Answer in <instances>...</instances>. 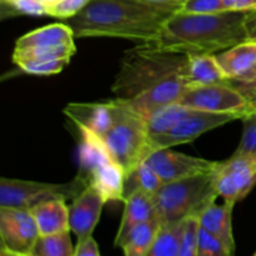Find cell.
<instances>
[{
  "label": "cell",
  "mask_w": 256,
  "mask_h": 256,
  "mask_svg": "<svg viewBox=\"0 0 256 256\" xmlns=\"http://www.w3.org/2000/svg\"><path fill=\"white\" fill-rule=\"evenodd\" d=\"M115 120L102 139L115 162L126 175L152 154L146 119L128 106L122 99H114Z\"/></svg>",
  "instance_id": "obj_6"
},
{
  "label": "cell",
  "mask_w": 256,
  "mask_h": 256,
  "mask_svg": "<svg viewBox=\"0 0 256 256\" xmlns=\"http://www.w3.org/2000/svg\"><path fill=\"white\" fill-rule=\"evenodd\" d=\"M144 2H155V4H164V5H174V6H179L182 9V4L186 0H144Z\"/></svg>",
  "instance_id": "obj_36"
},
{
  "label": "cell",
  "mask_w": 256,
  "mask_h": 256,
  "mask_svg": "<svg viewBox=\"0 0 256 256\" xmlns=\"http://www.w3.org/2000/svg\"><path fill=\"white\" fill-rule=\"evenodd\" d=\"M252 256H256V252H255V254H254V255H252Z\"/></svg>",
  "instance_id": "obj_39"
},
{
  "label": "cell",
  "mask_w": 256,
  "mask_h": 256,
  "mask_svg": "<svg viewBox=\"0 0 256 256\" xmlns=\"http://www.w3.org/2000/svg\"><path fill=\"white\" fill-rule=\"evenodd\" d=\"M40 2H42V4H44L45 6H46V9H48V8L52 6V5H54L55 2H59V0H40Z\"/></svg>",
  "instance_id": "obj_38"
},
{
  "label": "cell",
  "mask_w": 256,
  "mask_h": 256,
  "mask_svg": "<svg viewBox=\"0 0 256 256\" xmlns=\"http://www.w3.org/2000/svg\"><path fill=\"white\" fill-rule=\"evenodd\" d=\"M232 209L234 205L224 202H212L198 216L202 229L212 234L235 254V239L232 234Z\"/></svg>",
  "instance_id": "obj_18"
},
{
  "label": "cell",
  "mask_w": 256,
  "mask_h": 256,
  "mask_svg": "<svg viewBox=\"0 0 256 256\" xmlns=\"http://www.w3.org/2000/svg\"><path fill=\"white\" fill-rule=\"evenodd\" d=\"M254 110H255V112H256V108H255V109H254Z\"/></svg>",
  "instance_id": "obj_40"
},
{
  "label": "cell",
  "mask_w": 256,
  "mask_h": 256,
  "mask_svg": "<svg viewBox=\"0 0 256 256\" xmlns=\"http://www.w3.org/2000/svg\"><path fill=\"white\" fill-rule=\"evenodd\" d=\"M89 2L90 0H59L48 8V15L62 20L70 19L79 14Z\"/></svg>",
  "instance_id": "obj_29"
},
{
  "label": "cell",
  "mask_w": 256,
  "mask_h": 256,
  "mask_svg": "<svg viewBox=\"0 0 256 256\" xmlns=\"http://www.w3.org/2000/svg\"><path fill=\"white\" fill-rule=\"evenodd\" d=\"M180 12L188 14H214L225 12L222 0H186Z\"/></svg>",
  "instance_id": "obj_30"
},
{
  "label": "cell",
  "mask_w": 256,
  "mask_h": 256,
  "mask_svg": "<svg viewBox=\"0 0 256 256\" xmlns=\"http://www.w3.org/2000/svg\"><path fill=\"white\" fill-rule=\"evenodd\" d=\"M225 12H248L256 9V0H222Z\"/></svg>",
  "instance_id": "obj_34"
},
{
  "label": "cell",
  "mask_w": 256,
  "mask_h": 256,
  "mask_svg": "<svg viewBox=\"0 0 256 256\" xmlns=\"http://www.w3.org/2000/svg\"><path fill=\"white\" fill-rule=\"evenodd\" d=\"M178 12L179 6L144 0H90L79 14L62 22L75 38H120L152 44L165 22Z\"/></svg>",
  "instance_id": "obj_1"
},
{
  "label": "cell",
  "mask_w": 256,
  "mask_h": 256,
  "mask_svg": "<svg viewBox=\"0 0 256 256\" xmlns=\"http://www.w3.org/2000/svg\"><path fill=\"white\" fill-rule=\"evenodd\" d=\"M74 256H100L99 246L94 238L90 236L84 240H78Z\"/></svg>",
  "instance_id": "obj_33"
},
{
  "label": "cell",
  "mask_w": 256,
  "mask_h": 256,
  "mask_svg": "<svg viewBox=\"0 0 256 256\" xmlns=\"http://www.w3.org/2000/svg\"><path fill=\"white\" fill-rule=\"evenodd\" d=\"M186 80L192 85H209L226 82L215 54H192L188 58Z\"/></svg>",
  "instance_id": "obj_20"
},
{
  "label": "cell",
  "mask_w": 256,
  "mask_h": 256,
  "mask_svg": "<svg viewBox=\"0 0 256 256\" xmlns=\"http://www.w3.org/2000/svg\"><path fill=\"white\" fill-rule=\"evenodd\" d=\"M242 136L234 154L246 156L256 162V112L252 110L242 118Z\"/></svg>",
  "instance_id": "obj_26"
},
{
  "label": "cell",
  "mask_w": 256,
  "mask_h": 256,
  "mask_svg": "<svg viewBox=\"0 0 256 256\" xmlns=\"http://www.w3.org/2000/svg\"><path fill=\"white\" fill-rule=\"evenodd\" d=\"M79 174L69 182L50 184L19 179H0V206L30 210L42 202L52 200H74L88 186Z\"/></svg>",
  "instance_id": "obj_7"
},
{
  "label": "cell",
  "mask_w": 256,
  "mask_h": 256,
  "mask_svg": "<svg viewBox=\"0 0 256 256\" xmlns=\"http://www.w3.org/2000/svg\"><path fill=\"white\" fill-rule=\"evenodd\" d=\"M30 212L34 216L40 236L70 232L69 206L64 200H52L36 205Z\"/></svg>",
  "instance_id": "obj_19"
},
{
  "label": "cell",
  "mask_w": 256,
  "mask_h": 256,
  "mask_svg": "<svg viewBox=\"0 0 256 256\" xmlns=\"http://www.w3.org/2000/svg\"><path fill=\"white\" fill-rule=\"evenodd\" d=\"M215 185L219 198L235 205L256 185V162L246 156L232 154V158L218 164Z\"/></svg>",
  "instance_id": "obj_10"
},
{
  "label": "cell",
  "mask_w": 256,
  "mask_h": 256,
  "mask_svg": "<svg viewBox=\"0 0 256 256\" xmlns=\"http://www.w3.org/2000/svg\"><path fill=\"white\" fill-rule=\"evenodd\" d=\"M162 222L158 218L138 225L120 245L124 256H145L156 240Z\"/></svg>",
  "instance_id": "obj_21"
},
{
  "label": "cell",
  "mask_w": 256,
  "mask_h": 256,
  "mask_svg": "<svg viewBox=\"0 0 256 256\" xmlns=\"http://www.w3.org/2000/svg\"><path fill=\"white\" fill-rule=\"evenodd\" d=\"M40 232L30 210L0 206L2 248L29 256Z\"/></svg>",
  "instance_id": "obj_11"
},
{
  "label": "cell",
  "mask_w": 256,
  "mask_h": 256,
  "mask_svg": "<svg viewBox=\"0 0 256 256\" xmlns=\"http://www.w3.org/2000/svg\"><path fill=\"white\" fill-rule=\"evenodd\" d=\"M189 86L192 85L189 84L185 75L178 74L158 82L156 85L140 92L136 96L122 100L128 106L146 119L155 110L179 102Z\"/></svg>",
  "instance_id": "obj_13"
},
{
  "label": "cell",
  "mask_w": 256,
  "mask_h": 256,
  "mask_svg": "<svg viewBox=\"0 0 256 256\" xmlns=\"http://www.w3.org/2000/svg\"><path fill=\"white\" fill-rule=\"evenodd\" d=\"M2 4L8 5L15 14L48 15L46 6L40 0H2Z\"/></svg>",
  "instance_id": "obj_31"
},
{
  "label": "cell",
  "mask_w": 256,
  "mask_h": 256,
  "mask_svg": "<svg viewBox=\"0 0 256 256\" xmlns=\"http://www.w3.org/2000/svg\"><path fill=\"white\" fill-rule=\"evenodd\" d=\"M245 19L246 12H242L214 14L178 12L165 22L152 45L185 55L224 52L248 40Z\"/></svg>",
  "instance_id": "obj_2"
},
{
  "label": "cell",
  "mask_w": 256,
  "mask_h": 256,
  "mask_svg": "<svg viewBox=\"0 0 256 256\" xmlns=\"http://www.w3.org/2000/svg\"><path fill=\"white\" fill-rule=\"evenodd\" d=\"M145 162L158 172L164 184L214 172L219 162L190 156L169 149L152 152Z\"/></svg>",
  "instance_id": "obj_12"
},
{
  "label": "cell",
  "mask_w": 256,
  "mask_h": 256,
  "mask_svg": "<svg viewBox=\"0 0 256 256\" xmlns=\"http://www.w3.org/2000/svg\"><path fill=\"white\" fill-rule=\"evenodd\" d=\"M226 80L248 82L256 70V42L245 40L215 54Z\"/></svg>",
  "instance_id": "obj_16"
},
{
  "label": "cell",
  "mask_w": 256,
  "mask_h": 256,
  "mask_svg": "<svg viewBox=\"0 0 256 256\" xmlns=\"http://www.w3.org/2000/svg\"><path fill=\"white\" fill-rule=\"evenodd\" d=\"M70 232L39 236L29 256H74Z\"/></svg>",
  "instance_id": "obj_25"
},
{
  "label": "cell",
  "mask_w": 256,
  "mask_h": 256,
  "mask_svg": "<svg viewBox=\"0 0 256 256\" xmlns=\"http://www.w3.org/2000/svg\"><path fill=\"white\" fill-rule=\"evenodd\" d=\"M192 109L185 108L179 102L166 105L164 108L155 110L152 114L146 118L148 132H149L150 139L164 135L169 132L180 120L186 116Z\"/></svg>",
  "instance_id": "obj_22"
},
{
  "label": "cell",
  "mask_w": 256,
  "mask_h": 256,
  "mask_svg": "<svg viewBox=\"0 0 256 256\" xmlns=\"http://www.w3.org/2000/svg\"><path fill=\"white\" fill-rule=\"evenodd\" d=\"M74 38L72 29L65 22L32 30L16 40L12 62L28 74H58L76 52Z\"/></svg>",
  "instance_id": "obj_4"
},
{
  "label": "cell",
  "mask_w": 256,
  "mask_h": 256,
  "mask_svg": "<svg viewBox=\"0 0 256 256\" xmlns=\"http://www.w3.org/2000/svg\"><path fill=\"white\" fill-rule=\"evenodd\" d=\"M105 204L104 198L92 185H88L82 194L72 200L69 205V225L70 232L76 235L78 240L92 236Z\"/></svg>",
  "instance_id": "obj_14"
},
{
  "label": "cell",
  "mask_w": 256,
  "mask_h": 256,
  "mask_svg": "<svg viewBox=\"0 0 256 256\" xmlns=\"http://www.w3.org/2000/svg\"><path fill=\"white\" fill-rule=\"evenodd\" d=\"M198 234H199V220H198V218L192 216L185 220L184 234H182L178 256L198 255Z\"/></svg>",
  "instance_id": "obj_28"
},
{
  "label": "cell",
  "mask_w": 256,
  "mask_h": 256,
  "mask_svg": "<svg viewBox=\"0 0 256 256\" xmlns=\"http://www.w3.org/2000/svg\"><path fill=\"white\" fill-rule=\"evenodd\" d=\"M185 220L162 225L156 240L145 256H178L184 234Z\"/></svg>",
  "instance_id": "obj_24"
},
{
  "label": "cell",
  "mask_w": 256,
  "mask_h": 256,
  "mask_svg": "<svg viewBox=\"0 0 256 256\" xmlns=\"http://www.w3.org/2000/svg\"><path fill=\"white\" fill-rule=\"evenodd\" d=\"M162 185L164 182L160 179L158 172L146 162H142L125 178L124 196L126 198L128 195L138 190L146 192L150 196H154L162 189Z\"/></svg>",
  "instance_id": "obj_23"
},
{
  "label": "cell",
  "mask_w": 256,
  "mask_h": 256,
  "mask_svg": "<svg viewBox=\"0 0 256 256\" xmlns=\"http://www.w3.org/2000/svg\"><path fill=\"white\" fill-rule=\"evenodd\" d=\"M244 116V114H238V112H206L192 110L169 132L150 139V149L152 152L160 149H169L176 145L194 142L204 132L222 126L234 120L242 119Z\"/></svg>",
  "instance_id": "obj_9"
},
{
  "label": "cell",
  "mask_w": 256,
  "mask_h": 256,
  "mask_svg": "<svg viewBox=\"0 0 256 256\" xmlns=\"http://www.w3.org/2000/svg\"><path fill=\"white\" fill-rule=\"evenodd\" d=\"M124 202V214H122V222H120L114 242V245L116 248H120L125 238L132 232L134 228L158 218L154 198L150 196L146 192H140V190L132 192L125 198Z\"/></svg>",
  "instance_id": "obj_17"
},
{
  "label": "cell",
  "mask_w": 256,
  "mask_h": 256,
  "mask_svg": "<svg viewBox=\"0 0 256 256\" xmlns=\"http://www.w3.org/2000/svg\"><path fill=\"white\" fill-rule=\"evenodd\" d=\"M215 170L162 185L152 196L162 225L198 218L205 208L216 202L219 195L215 185Z\"/></svg>",
  "instance_id": "obj_5"
},
{
  "label": "cell",
  "mask_w": 256,
  "mask_h": 256,
  "mask_svg": "<svg viewBox=\"0 0 256 256\" xmlns=\"http://www.w3.org/2000/svg\"><path fill=\"white\" fill-rule=\"evenodd\" d=\"M245 25L248 30V39L256 42V9L246 12Z\"/></svg>",
  "instance_id": "obj_35"
},
{
  "label": "cell",
  "mask_w": 256,
  "mask_h": 256,
  "mask_svg": "<svg viewBox=\"0 0 256 256\" xmlns=\"http://www.w3.org/2000/svg\"><path fill=\"white\" fill-rule=\"evenodd\" d=\"M196 256H235V254L230 252L220 240L202 229L199 225Z\"/></svg>",
  "instance_id": "obj_27"
},
{
  "label": "cell",
  "mask_w": 256,
  "mask_h": 256,
  "mask_svg": "<svg viewBox=\"0 0 256 256\" xmlns=\"http://www.w3.org/2000/svg\"><path fill=\"white\" fill-rule=\"evenodd\" d=\"M189 55L168 52L152 44H142L128 52L112 84L118 99H130L178 74H186ZM186 78V76H185Z\"/></svg>",
  "instance_id": "obj_3"
},
{
  "label": "cell",
  "mask_w": 256,
  "mask_h": 256,
  "mask_svg": "<svg viewBox=\"0 0 256 256\" xmlns=\"http://www.w3.org/2000/svg\"><path fill=\"white\" fill-rule=\"evenodd\" d=\"M179 104L189 109L206 112H238L246 115L252 112L246 98L228 82L189 86Z\"/></svg>",
  "instance_id": "obj_8"
},
{
  "label": "cell",
  "mask_w": 256,
  "mask_h": 256,
  "mask_svg": "<svg viewBox=\"0 0 256 256\" xmlns=\"http://www.w3.org/2000/svg\"><path fill=\"white\" fill-rule=\"evenodd\" d=\"M0 256H25V255H20V254H15V252H9V250L6 249H2L0 250Z\"/></svg>",
  "instance_id": "obj_37"
},
{
  "label": "cell",
  "mask_w": 256,
  "mask_h": 256,
  "mask_svg": "<svg viewBox=\"0 0 256 256\" xmlns=\"http://www.w3.org/2000/svg\"><path fill=\"white\" fill-rule=\"evenodd\" d=\"M64 114L76 126H82L104 138L115 120V102H72L64 109Z\"/></svg>",
  "instance_id": "obj_15"
},
{
  "label": "cell",
  "mask_w": 256,
  "mask_h": 256,
  "mask_svg": "<svg viewBox=\"0 0 256 256\" xmlns=\"http://www.w3.org/2000/svg\"><path fill=\"white\" fill-rule=\"evenodd\" d=\"M226 82L234 88H236L246 98L250 108L254 110L256 108V70L252 79L248 80V82H236V80H226Z\"/></svg>",
  "instance_id": "obj_32"
}]
</instances>
